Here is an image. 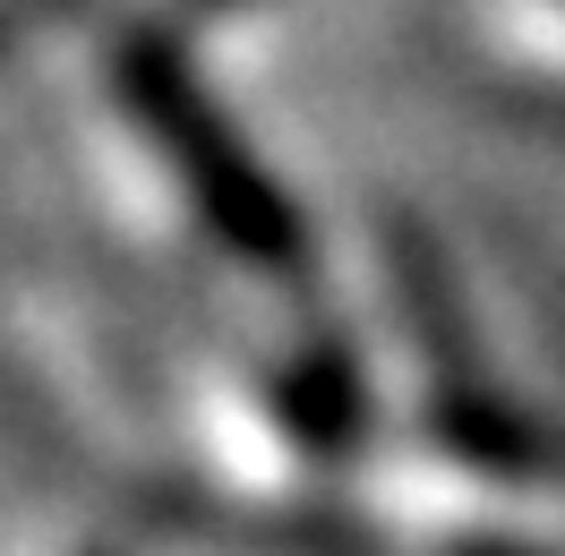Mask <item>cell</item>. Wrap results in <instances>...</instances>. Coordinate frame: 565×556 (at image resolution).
<instances>
[{
	"mask_svg": "<svg viewBox=\"0 0 565 556\" xmlns=\"http://www.w3.org/2000/svg\"><path fill=\"white\" fill-rule=\"evenodd\" d=\"M104 86H111V104H120V120H129V138L154 154V172L172 180V197L189 206V223H198L223 257H241L257 275H291V266H300L309 232H300L291 197L257 172L248 138L214 111L198 70L180 61V43L129 26V35L111 43Z\"/></svg>",
	"mask_w": 565,
	"mask_h": 556,
	"instance_id": "cell-1",
	"label": "cell"
},
{
	"mask_svg": "<svg viewBox=\"0 0 565 556\" xmlns=\"http://www.w3.org/2000/svg\"><path fill=\"white\" fill-rule=\"evenodd\" d=\"M480 35L514 77H531L540 95L565 104V0H489Z\"/></svg>",
	"mask_w": 565,
	"mask_h": 556,
	"instance_id": "cell-2",
	"label": "cell"
}]
</instances>
